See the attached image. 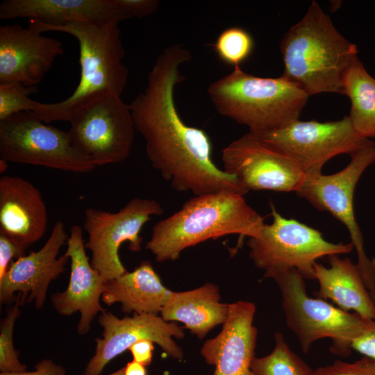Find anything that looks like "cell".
Segmentation results:
<instances>
[{"mask_svg":"<svg viewBox=\"0 0 375 375\" xmlns=\"http://www.w3.org/2000/svg\"><path fill=\"white\" fill-rule=\"evenodd\" d=\"M224 171L250 190L295 192L306 174L290 157L248 132L222 150Z\"/></svg>","mask_w":375,"mask_h":375,"instance_id":"obj_13","label":"cell"},{"mask_svg":"<svg viewBox=\"0 0 375 375\" xmlns=\"http://www.w3.org/2000/svg\"><path fill=\"white\" fill-rule=\"evenodd\" d=\"M37 91L36 86L19 83H0V120L20 112H33L36 101L29 96Z\"/></svg>","mask_w":375,"mask_h":375,"instance_id":"obj_28","label":"cell"},{"mask_svg":"<svg viewBox=\"0 0 375 375\" xmlns=\"http://www.w3.org/2000/svg\"><path fill=\"white\" fill-rule=\"evenodd\" d=\"M272 351L255 357L251 364L253 375H312L313 369L286 343L283 335L276 333Z\"/></svg>","mask_w":375,"mask_h":375,"instance_id":"obj_25","label":"cell"},{"mask_svg":"<svg viewBox=\"0 0 375 375\" xmlns=\"http://www.w3.org/2000/svg\"><path fill=\"white\" fill-rule=\"evenodd\" d=\"M26 249L8 236L0 233V279L6 273L14 258L24 256Z\"/></svg>","mask_w":375,"mask_h":375,"instance_id":"obj_32","label":"cell"},{"mask_svg":"<svg viewBox=\"0 0 375 375\" xmlns=\"http://www.w3.org/2000/svg\"><path fill=\"white\" fill-rule=\"evenodd\" d=\"M258 135L295 160L306 175L322 173L324 164L335 156H350L374 144L355 130L349 115L327 122L297 119Z\"/></svg>","mask_w":375,"mask_h":375,"instance_id":"obj_12","label":"cell"},{"mask_svg":"<svg viewBox=\"0 0 375 375\" xmlns=\"http://www.w3.org/2000/svg\"><path fill=\"white\" fill-rule=\"evenodd\" d=\"M70 260V277L63 292L53 294L51 301L56 311L62 316L81 315L77 326L80 335L88 333L95 316L105 310L100 303L107 282L91 265L85 253L83 228L72 225L65 253Z\"/></svg>","mask_w":375,"mask_h":375,"instance_id":"obj_17","label":"cell"},{"mask_svg":"<svg viewBox=\"0 0 375 375\" xmlns=\"http://www.w3.org/2000/svg\"><path fill=\"white\" fill-rule=\"evenodd\" d=\"M256 306L247 301L229 304L228 317L219 333L207 340L201 353L214 366V375H253L257 328L253 324Z\"/></svg>","mask_w":375,"mask_h":375,"instance_id":"obj_18","label":"cell"},{"mask_svg":"<svg viewBox=\"0 0 375 375\" xmlns=\"http://www.w3.org/2000/svg\"><path fill=\"white\" fill-rule=\"evenodd\" d=\"M64 53L62 43L32 27L0 26V83L36 86Z\"/></svg>","mask_w":375,"mask_h":375,"instance_id":"obj_16","label":"cell"},{"mask_svg":"<svg viewBox=\"0 0 375 375\" xmlns=\"http://www.w3.org/2000/svg\"><path fill=\"white\" fill-rule=\"evenodd\" d=\"M128 19L143 18L155 13L159 7L158 0H113Z\"/></svg>","mask_w":375,"mask_h":375,"instance_id":"obj_31","label":"cell"},{"mask_svg":"<svg viewBox=\"0 0 375 375\" xmlns=\"http://www.w3.org/2000/svg\"><path fill=\"white\" fill-rule=\"evenodd\" d=\"M213 47L222 62L235 68L240 67L250 56L254 48V41L248 31L233 26L220 33Z\"/></svg>","mask_w":375,"mask_h":375,"instance_id":"obj_26","label":"cell"},{"mask_svg":"<svg viewBox=\"0 0 375 375\" xmlns=\"http://www.w3.org/2000/svg\"><path fill=\"white\" fill-rule=\"evenodd\" d=\"M264 225V218L243 195L218 192L194 196L153 226L145 248L156 261H173L186 248L209 239L230 234L256 237Z\"/></svg>","mask_w":375,"mask_h":375,"instance_id":"obj_2","label":"cell"},{"mask_svg":"<svg viewBox=\"0 0 375 375\" xmlns=\"http://www.w3.org/2000/svg\"><path fill=\"white\" fill-rule=\"evenodd\" d=\"M350 156L349 163L335 174L306 175L296 193L317 210L330 212L347 227L358 255L356 264L375 302V260L368 258L364 251L363 236L353 208L356 184L366 169L375 162V143Z\"/></svg>","mask_w":375,"mask_h":375,"instance_id":"obj_10","label":"cell"},{"mask_svg":"<svg viewBox=\"0 0 375 375\" xmlns=\"http://www.w3.org/2000/svg\"><path fill=\"white\" fill-rule=\"evenodd\" d=\"M98 321L103 328L102 337L95 339V352L83 375H100L110 361L142 339L156 343L174 359L183 357L181 348L174 340L184 337L183 328L175 322L164 320L158 315L134 313L132 317L120 319L104 310Z\"/></svg>","mask_w":375,"mask_h":375,"instance_id":"obj_14","label":"cell"},{"mask_svg":"<svg viewBox=\"0 0 375 375\" xmlns=\"http://www.w3.org/2000/svg\"><path fill=\"white\" fill-rule=\"evenodd\" d=\"M272 222L265 224L260 233L249 238V256L255 266L263 270L265 278H271L296 269L304 278L315 279L313 265L324 256L350 253L353 244L332 243L322 233L294 219L283 217L269 203Z\"/></svg>","mask_w":375,"mask_h":375,"instance_id":"obj_6","label":"cell"},{"mask_svg":"<svg viewBox=\"0 0 375 375\" xmlns=\"http://www.w3.org/2000/svg\"><path fill=\"white\" fill-rule=\"evenodd\" d=\"M272 279L281 291L288 327L297 336L303 353H308L315 341L328 338L333 341L332 353L350 355L351 340L361 331L365 319L325 300L310 297L304 277L296 269L279 273Z\"/></svg>","mask_w":375,"mask_h":375,"instance_id":"obj_7","label":"cell"},{"mask_svg":"<svg viewBox=\"0 0 375 375\" xmlns=\"http://www.w3.org/2000/svg\"><path fill=\"white\" fill-rule=\"evenodd\" d=\"M47 223V210L39 189L21 177L1 176L0 233L26 249L44 235Z\"/></svg>","mask_w":375,"mask_h":375,"instance_id":"obj_19","label":"cell"},{"mask_svg":"<svg viewBox=\"0 0 375 375\" xmlns=\"http://www.w3.org/2000/svg\"><path fill=\"white\" fill-rule=\"evenodd\" d=\"M68 237L65 224L58 221L40 249L13 261L0 279L1 303L33 302L37 310L42 308L49 284L65 272L69 260L65 253L58 257Z\"/></svg>","mask_w":375,"mask_h":375,"instance_id":"obj_15","label":"cell"},{"mask_svg":"<svg viewBox=\"0 0 375 375\" xmlns=\"http://www.w3.org/2000/svg\"><path fill=\"white\" fill-rule=\"evenodd\" d=\"M342 91L351 103L349 117L355 130L366 138H375V78L358 57L344 74Z\"/></svg>","mask_w":375,"mask_h":375,"instance_id":"obj_24","label":"cell"},{"mask_svg":"<svg viewBox=\"0 0 375 375\" xmlns=\"http://www.w3.org/2000/svg\"><path fill=\"white\" fill-rule=\"evenodd\" d=\"M208 94L219 114L262 134L299 119L309 96L282 75L262 78L235 67L210 84Z\"/></svg>","mask_w":375,"mask_h":375,"instance_id":"obj_5","label":"cell"},{"mask_svg":"<svg viewBox=\"0 0 375 375\" xmlns=\"http://www.w3.org/2000/svg\"><path fill=\"white\" fill-rule=\"evenodd\" d=\"M280 49L282 76L309 97L324 92L342 94L344 74L358 57L356 45L340 34L315 1L284 35Z\"/></svg>","mask_w":375,"mask_h":375,"instance_id":"obj_3","label":"cell"},{"mask_svg":"<svg viewBox=\"0 0 375 375\" xmlns=\"http://www.w3.org/2000/svg\"><path fill=\"white\" fill-rule=\"evenodd\" d=\"M124 367L117 370L116 372L111 373L109 375H124Z\"/></svg>","mask_w":375,"mask_h":375,"instance_id":"obj_37","label":"cell"},{"mask_svg":"<svg viewBox=\"0 0 375 375\" xmlns=\"http://www.w3.org/2000/svg\"><path fill=\"white\" fill-rule=\"evenodd\" d=\"M192 54L175 44L159 55L149 73L147 86L128 103L135 131L144 139L152 167L178 192L194 196L218 192L244 195L238 179L216 166L206 131L187 125L174 103V90L185 78L181 65Z\"/></svg>","mask_w":375,"mask_h":375,"instance_id":"obj_1","label":"cell"},{"mask_svg":"<svg viewBox=\"0 0 375 375\" xmlns=\"http://www.w3.org/2000/svg\"><path fill=\"white\" fill-rule=\"evenodd\" d=\"M163 212L156 200L138 197L131 199L117 212L86 208L83 228L88 235L85 247L92 253V267L106 281L126 273L119 256L121 244L128 242L131 251H140L142 227L151 216Z\"/></svg>","mask_w":375,"mask_h":375,"instance_id":"obj_11","label":"cell"},{"mask_svg":"<svg viewBox=\"0 0 375 375\" xmlns=\"http://www.w3.org/2000/svg\"><path fill=\"white\" fill-rule=\"evenodd\" d=\"M68 122L72 145L96 167L128 157L135 128L121 95L109 90L99 93L77 108Z\"/></svg>","mask_w":375,"mask_h":375,"instance_id":"obj_8","label":"cell"},{"mask_svg":"<svg viewBox=\"0 0 375 375\" xmlns=\"http://www.w3.org/2000/svg\"><path fill=\"white\" fill-rule=\"evenodd\" d=\"M153 343L150 340L142 339L131 345L128 350L133 356V360L144 366L149 365L153 358Z\"/></svg>","mask_w":375,"mask_h":375,"instance_id":"obj_33","label":"cell"},{"mask_svg":"<svg viewBox=\"0 0 375 375\" xmlns=\"http://www.w3.org/2000/svg\"><path fill=\"white\" fill-rule=\"evenodd\" d=\"M0 159L74 173L97 167L72 145L67 131L46 124L31 111L0 120Z\"/></svg>","mask_w":375,"mask_h":375,"instance_id":"obj_9","label":"cell"},{"mask_svg":"<svg viewBox=\"0 0 375 375\" xmlns=\"http://www.w3.org/2000/svg\"><path fill=\"white\" fill-rule=\"evenodd\" d=\"M312 375H375V360L365 356L353 362L335 360L313 370Z\"/></svg>","mask_w":375,"mask_h":375,"instance_id":"obj_29","label":"cell"},{"mask_svg":"<svg viewBox=\"0 0 375 375\" xmlns=\"http://www.w3.org/2000/svg\"><path fill=\"white\" fill-rule=\"evenodd\" d=\"M65 369L49 359H43L35 365L32 372L0 373V375H65Z\"/></svg>","mask_w":375,"mask_h":375,"instance_id":"obj_34","label":"cell"},{"mask_svg":"<svg viewBox=\"0 0 375 375\" xmlns=\"http://www.w3.org/2000/svg\"><path fill=\"white\" fill-rule=\"evenodd\" d=\"M229 304L221 302L219 288L211 283L188 291L172 292L160 312L167 322H180L203 339L215 326L223 324Z\"/></svg>","mask_w":375,"mask_h":375,"instance_id":"obj_23","label":"cell"},{"mask_svg":"<svg viewBox=\"0 0 375 375\" xmlns=\"http://www.w3.org/2000/svg\"><path fill=\"white\" fill-rule=\"evenodd\" d=\"M8 162H6V160H1L0 159V172L1 173H3L6 168L8 167Z\"/></svg>","mask_w":375,"mask_h":375,"instance_id":"obj_36","label":"cell"},{"mask_svg":"<svg viewBox=\"0 0 375 375\" xmlns=\"http://www.w3.org/2000/svg\"><path fill=\"white\" fill-rule=\"evenodd\" d=\"M124 375H147L145 366L132 360L124 366Z\"/></svg>","mask_w":375,"mask_h":375,"instance_id":"obj_35","label":"cell"},{"mask_svg":"<svg viewBox=\"0 0 375 375\" xmlns=\"http://www.w3.org/2000/svg\"><path fill=\"white\" fill-rule=\"evenodd\" d=\"M119 23L105 25L71 23L61 26H44L30 19L29 26L40 33L59 31L78 42L81 78L74 92L58 103L36 101L33 112L44 123L67 121L71 114L94 95L104 91L122 94L128 78L123 63L125 55Z\"/></svg>","mask_w":375,"mask_h":375,"instance_id":"obj_4","label":"cell"},{"mask_svg":"<svg viewBox=\"0 0 375 375\" xmlns=\"http://www.w3.org/2000/svg\"><path fill=\"white\" fill-rule=\"evenodd\" d=\"M172 291L163 285L149 261H142L133 271L107 282L101 301L106 305L121 303L126 313L158 315Z\"/></svg>","mask_w":375,"mask_h":375,"instance_id":"obj_22","label":"cell"},{"mask_svg":"<svg viewBox=\"0 0 375 375\" xmlns=\"http://www.w3.org/2000/svg\"><path fill=\"white\" fill-rule=\"evenodd\" d=\"M329 267L315 262V279L319 290L315 297L329 299L339 308L353 311L365 319H375V302L367 290L357 264L338 254L328 256Z\"/></svg>","mask_w":375,"mask_h":375,"instance_id":"obj_21","label":"cell"},{"mask_svg":"<svg viewBox=\"0 0 375 375\" xmlns=\"http://www.w3.org/2000/svg\"><path fill=\"white\" fill-rule=\"evenodd\" d=\"M350 347L351 350L375 360V319H365L361 331L351 340Z\"/></svg>","mask_w":375,"mask_h":375,"instance_id":"obj_30","label":"cell"},{"mask_svg":"<svg viewBox=\"0 0 375 375\" xmlns=\"http://www.w3.org/2000/svg\"><path fill=\"white\" fill-rule=\"evenodd\" d=\"M28 17L44 26L71 23L105 25L128 19L113 0H5L0 19Z\"/></svg>","mask_w":375,"mask_h":375,"instance_id":"obj_20","label":"cell"},{"mask_svg":"<svg viewBox=\"0 0 375 375\" xmlns=\"http://www.w3.org/2000/svg\"><path fill=\"white\" fill-rule=\"evenodd\" d=\"M19 305L10 307L1 323L0 328V371L15 373L26 371V366L20 362L19 352L15 349L13 331L16 319L20 315Z\"/></svg>","mask_w":375,"mask_h":375,"instance_id":"obj_27","label":"cell"}]
</instances>
